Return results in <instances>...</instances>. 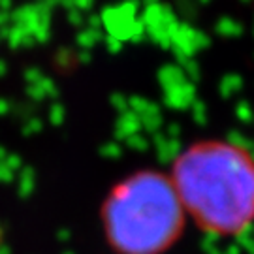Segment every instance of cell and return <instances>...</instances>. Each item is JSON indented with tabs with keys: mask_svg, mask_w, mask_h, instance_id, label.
<instances>
[{
	"mask_svg": "<svg viewBox=\"0 0 254 254\" xmlns=\"http://www.w3.org/2000/svg\"><path fill=\"white\" fill-rule=\"evenodd\" d=\"M170 179L187 220L215 239H236L254 226V156L226 139L181 149Z\"/></svg>",
	"mask_w": 254,
	"mask_h": 254,
	"instance_id": "6da1fadb",
	"label": "cell"
},
{
	"mask_svg": "<svg viewBox=\"0 0 254 254\" xmlns=\"http://www.w3.org/2000/svg\"><path fill=\"white\" fill-rule=\"evenodd\" d=\"M98 217L113 254H168L189 222L168 172L151 168L119 179L104 196Z\"/></svg>",
	"mask_w": 254,
	"mask_h": 254,
	"instance_id": "7a4b0ae2",
	"label": "cell"
}]
</instances>
